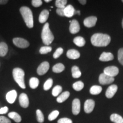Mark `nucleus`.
Here are the masks:
<instances>
[{
  "label": "nucleus",
  "instance_id": "obj_1",
  "mask_svg": "<svg viewBox=\"0 0 123 123\" xmlns=\"http://www.w3.org/2000/svg\"><path fill=\"white\" fill-rule=\"evenodd\" d=\"M91 43L96 47H105L110 44L111 37L106 34L96 33L91 38Z\"/></svg>",
  "mask_w": 123,
  "mask_h": 123
},
{
  "label": "nucleus",
  "instance_id": "obj_2",
  "mask_svg": "<svg viewBox=\"0 0 123 123\" xmlns=\"http://www.w3.org/2000/svg\"><path fill=\"white\" fill-rule=\"evenodd\" d=\"M19 12L27 26L29 28H33L34 26L33 15L31 9L27 6H22L20 8Z\"/></svg>",
  "mask_w": 123,
  "mask_h": 123
},
{
  "label": "nucleus",
  "instance_id": "obj_3",
  "mask_svg": "<svg viewBox=\"0 0 123 123\" xmlns=\"http://www.w3.org/2000/svg\"><path fill=\"white\" fill-rule=\"evenodd\" d=\"M41 37H42L43 43L46 46H49L53 42L54 39V36L52 33L51 31L50 30L49 23H46L43 27Z\"/></svg>",
  "mask_w": 123,
  "mask_h": 123
},
{
  "label": "nucleus",
  "instance_id": "obj_4",
  "mask_svg": "<svg viewBox=\"0 0 123 123\" xmlns=\"http://www.w3.org/2000/svg\"><path fill=\"white\" fill-rule=\"evenodd\" d=\"M13 76L15 82L22 89L26 88L25 83V72L22 69L20 68H14L13 70Z\"/></svg>",
  "mask_w": 123,
  "mask_h": 123
},
{
  "label": "nucleus",
  "instance_id": "obj_5",
  "mask_svg": "<svg viewBox=\"0 0 123 123\" xmlns=\"http://www.w3.org/2000/svg\"><path fill=\"white\" fill-rule=\"evenodd\" d=\"M13 42L17 47L21 49L27 48L30 45V43L27 40L22 38H15L13 39Z\"/></svg>",
  "mask_w": 123,
  "mask_h": 123
},
{
  "label": "nucleus",
  "instance_id": "obj_6",
  "mask_svg": "<svg viewBox=\"0 0 123 123\" xmlns=\"http://www.w3.org/2000/svg\"><path fill=\"white\" fill-rule=\"evenodd\" d=\"M114 78L108 76V75L105 74L104 73L101 74L99 78V83L101 84H103V85L111 84L114 81Z\"/></svg>",
  "mask_w": 123,
  "mask_h": 123
},
{
  "label": "nucleus",
  "instance_id": "obj_7",
  "mask_svg": "<svg viewBox=\"0 0 123 123\" xmlns=\"http://www.w3.org/2000/svg\"><path fill=\"white\" fill-rule=\"evenodd\" d=\"M119 73V70L116 66H109L106 67L104 70V73L105 74L108 75L111 77L114 78L115 76H117Z\"/></svg>",
  "mask_w": 123,
  "mask_h": 123
},
{
  "label": "nucleus",
  "instance_id": "obj_8",
  "mask_svg": "<svg viewBox=\"0 0 123 123\" xmlns=\"http://www.w3.org/2000/svg\"><path fill=\"white\" fill-rule=\"evenodd\" d=\"M50 68V64L48 62H43L38 66L37 68V74L39 75H43L47 73Z\"/></svg>",
  "mask_w": 123,
  "mask_h": 123
},
{
  "label": "nucleus",
  "instance_id": "obj_9",
  "mask_svg": "<svg viewBox=\"0 0 123 123\" xmlns=\"http://www.w3.org/2000/svg\"><path fill=\"white\" fill-rule=\"evenodd\" d=\"M95 101L92 99L87 100L84 103V110L86 113H90L93 111L95 107Z\"/></svg>",
  "mask_w": 123,
  "mask_h": 123
},
{
  "label": "nucleus",
  "instance_id": "obj_10",
  "mask_svg": "<svg viewBox=\"0 0 123 123\" xmlns=\"http://www.w3.org/2000/svg\"><path fill=\"white\" fill-rule=\"evenodd\" d=\"M97 17L95 16H90L86 18L84 20V25L87 27H92L95 26L97 22Z\"/></svg>",
  "mask_w": 123,
  "mask_h": 123
},
{
  "label": "nucleus",
  "instance_id": "obj_11",
  "mask_svg": "<svg viewBox=\"0 0 123 123\" xmlns=\"http://www.w3.org/2000/svg\"><path fill=\"white\" fill-rule=\"evenodd\" d=\"M19 104L21 107L26 108L29 105V100L27 95L25 93H21L19 97Z\"/></svg>",
  "mask_w": 123,
  "mask_h": 123
},
{
  "label": "nucleus",
  "instance_id": "obj_12",
  "mask_svg": "<svg viewBox=\"0 0 123 123\" xmlns=\"http://www.w3.org/2000/svg\"><path fill=\"white\" fill-rule=\"evenodd\" d=\"M80 29V27L78 21H76V19H73V21H71V22L70 23V28H69L71 33L73 34L78 33Z\"/></svg>",
  "mask_w": 123,
  "mask_h": 123
},
{
  "label": "nucleus",
  "instance_id": "obj_13",
  "mask_svg": "<svg viewBox=\"0 0 123 123\" xmlns=\"http://www.w3.org/2000/svg\"><path fill=\"white\" fill-rule=\"evenodd\" d=\"M80 111V101L79 99H75L72 103V112L74 115H78Z\"/></svg>",
  "mask_w": 123,
  "mask_h": 123
},
{
  "label": "nucleus",
  "instance_id": "obj_14",
  "mask_svg": "<svg viewBox=\"0 0 123 123\" xmlns=\"http://www.w3.org/2000/svg\"><path fill=\"white\" fill-rule=\"evenodd\" d=\"M118 87L117 86L113 84V85L110 86V87L108 88L105 92V96L108 99H111L112 97L114 96L115 93H116L117 91Z\"/></svg>",
  "mask_w": 123,
  "mask_h": 123
},
{
  "label": "nucleus",
  "instance_id": "obj_15",
  "mask_svg": "<svg viewBox=\"0 0 123 123\" xmlns=\"http://www.w3.org/2000/svg\"><path fill=\"white\" fill-rule=\"evenodd\" d=\"M64 16L66 17L71 18L76 13V12L75 11L74 7L71 5H68L64 8Z\"/></svg>",
  "mask_w": 123,
  "mask_h": 123
},
{
  "label": "nucleus",
  "instance_id": "obj_16",
  "mask_svg": "<svg viewBox=\"0 0 123 123\" xmlns=\"http://www.w3.org/2000/svg\"><path fill=\"white\" fill-rule=\"evenodd\" d=\"M17 96V91L13 90L7 92L6 95V100L9 103L13 104L16 100Z\"/></svg>",
  "mask_w": 123,
  "mask_h": 123
},
{
  "label": "nucleus",
  "instance_id": "obj_17",
  "mask_svg": "<svg viewBox=\"0 0 123 123\" xmlns=\"http://www.w3.org/2000/svg\"><path fill=\"white\" fill-rule=\"evenodd\" d=\"M80 56V54L79 52L75 49H70L67 52V56L69 59H76L79 58Z\"/></svg>",
  "mask_w": 123,
  "mask_h": 123
},
{
  "label": "nucleus",
  "instance_id": "obj_18",
  "mask_svg": "<svg viewBox=\"0 0 123 123\" xmlns=\"http://www.w3.org/2000/svg\"><path fill=\"white\" fill-rule=\"evenodd\" d=\"M113 58H114V56L112 53L103 52L99 57V60L102 62H108L112 61Z\"/></svg>",
  "mask_w": 123,
  "mask_h": 123
},
{
  "label": "nucleus",
  "instance_id": "obj_19",
  "mask_svg": "<svg viewBox=\"0 0 123 123\" xmlns=\"http://www.w3.org/2000/svg\"><path fill=\"white\" fill-rule=\"evenodd\" d=\"M49 16V12L47 10H42L41 14H40L39 17V21L41 24L45 23L48 19Z\"/></svg>",
  "mask_w": 123,
  "mask_h": 123
},
{
  "label": "nucleus",
  "instance_id": "obj_20",
  "mask_svg": "<svg viewBox=\"0 0 123 123\" xmlns=\"http://www.w3.org/2000/svg\"><path fill=\"white\" fill-rule=\"evenodd\" d=\"M70 94V92L68 91H65L63 92L59 96H58L57 99H56V101L59 103H62L64 102V101H66L69 98Z\"/></svg>",
  "mask_w": 123,
  "mask_h": 123
},
{
  "label": "nucleus",
  "instance_id": "obj_21",
  "mask_svg": "<svg viewBox=\"0 0 123 123\" xmlns=\"http://www.w3.org/2000/svg\"><path fill=\"white\" fill-rule=\"evenodd\" d=\"M8 116L10 119H13L15 122L17 123H19L22 121V118H21V116L15 112H12L9 113Z\"/></svg>",
  "mask_w": 123,
  "mask_h": 123
},
{
  "label": "nucleus",
  "instance_id": "obj_22",
  "mask_svg": "<svg viewBox=\"0 0 123 123\" xmlns=\"http://www.w3.org/2000/svg\"><path fill=\"white\" fill-rule=\"evenodd\" d=\"M8 51V47L5 42L0 43V56H5Z\"/></svg>",
  "mask_w": 123,
  "mask_h": 123
},
{
  "label": "nucleus",
  "instance_id": "obj_23",
  "mask_svg": "<svg viewBox=\"0 0 123 123\" xmlns=\"http://www.w3.org/2000/svg\"><path fill=\"white\" fill-rule=\"evenodd\" d=\"M73 42L78 47H83L85 45L86 41L81 37H76L73 40Z\"/></svg>",
  "mask_w": 123,
  "mask_h": 123
},
{
  "label": "nucleus",
  "instance_id": "obj_24",
  "mask_svg": "<svg viewBox=\"0 0 123 123\" xmlns=\"http://www.w3.org/2000/svg\"><path fill=\"white\" fill-rule=\"evenodd\" d=\"M110 119L112 122L115 123H123V118L120 115L113 113L111 115Z\"/></svg>",
  "mask_w": 123,
  "mask_h": 123
},
{
  "label": "nucleus",
  "instance_id": "obj_25",
  "mask_svg": "<svg viewBox=\"0 0 123 123\" xmlns=\"http://www.w3.org/2000/svg\"><path fill=\"white\" fill-rule=\"evenodd\" d=\"M72 76L74 78H79L81 76V73L79 70V68L76 66H74L71 68Z\"/></svg>",
  "mask_w": 123,
  "mask_h": 123
},
{
  "label": "nucleus",
  "instance_id": "obj_26",
  "mask_svg": "<svg viewBox=\"0 0 123 123\" xmlns=\"http://www.w3.org/2000/svg\"><path fill=\"white\" fill-rule=\"evenodd\" d=\"M102 91V87L99 86H93L91 87L90 92L92 95H98Z\"/></svg>",
  "mask_w": 123,
  "mask_h": 123
},
{
  "label": "nucleus",
  "instance_id": "obj_27",
  "mask_svg": "<svg viewBox=\"0 0 123 123\" xmlns=\"http://www.w3.org/2000/svg\"><path fill=\"white\" fill-rule=\"evenodd\" d=\"M65 67L62 63H57L53 66V71L55 73H60L63 71Z\"/></svg>",
  "mask_w": 123,
  "mask_h": 123
},
{
  "label": "nucleus",
  "instance_id": "obj_28",
  "mask_svg": "<svg viewBox=\"0 0 123 123\" xmlns=\"http://www.w3.org/2000/svg\"><path fill=\"white\" fill-rule=\"evenodd\" d=\"M39 81L38 80V78H35V77H33L30 79V81H29V85H30V87L32 89H35L37 88V87L39 85Z\"/></svg>",
  "mask_w": 123,
  "mask_h": 123
},
{
  "label": "nucleus",
  "instance_id": "obj_29",
  "mask_svg": "<svg viewBox=\"0 0 123 123\" xmlns=\"http://www.w3.org/2000/svg\"><path fill=\"white\" fill-rule=\"evenodd\" d=\"M73 87L76 91H80L84 88V83L81 81H78L73 84Z\"/></svg>",
  "mask_w": 123,
  "mask_h": 123
},
{
  "label": "nucleus",
  "instance_id": "obj_30",
  "mask_svg": "<svg viewBox=\"0 0 123 123\" xmlns=\"http://www.w3.org/2000/svg\"><path fill=\"white\" fill-rule=\"evenodd\" d=\"M67 3V0H56L55 1V5L59 9H64Z\"/></svg>",
  "mask_w": 123,
  "mask_h": 123
},
{
  "label": "nucleus",
  "instance_id": "obj_31",
  "mask_svg": "<svg viewBox=\"0 0 123 123\" xmlns=\"http://www.w3.org/2000/svg\"><path fill=\"white\" fill-rule=\"evenodd\" d=\"M62 91V87L61 86H56L53 89L52 94L55 97L58 96L59 95V93H61Z\"/></svg>",
  "mask_w": 123,
  "mask_h": 123
},
{
  "label": "nucleus",
  "instance_id": "obj_32",
  "mask_svg": "<svg viewBox=\"0 0 123 123\" xmlns=\"http://www.w3.org/2000/svg\"><path fill=\"white\" fill-rule=\"evenodd\" d=\"M37 114V121L39 123H43L44 122V115L43 114L42 112L40 110H37L36 111Z\"/></svg>",
  "mask_w": 123,
  "mask_h": 123
},
{
  "label": "nucleus",
  "instance_id": "obj_33",
  "mask_svg": "<svg viewBox=\"0 0 123 123\" xmlns=\"http://www.w3.org/2000/svg\"><path fill=\"white\" fill-rule=\"evenodd\" d=\"M53 79H51V78L47 79V80L46 81V82L44 83V84L43 85L44 90L47 91V90H50V89L51 88V87L52 86H53Z\"/></svg>",
  "mask_w": 123,
  "mask_h": 123
},
{
  "label": "nucleus",
  "instance_id": "obj_34",
  "mask_svg": "<svg viewBox=\"0 0 123 123\" xmlns=\"http://www.w3.org/2000/svg\"><path fill=\"white\" fill-rule=\"evenodd\" d=\"M59 115V112L57 110L54 111L49 115L48 119L49 121H53L55 119H56V117L58 116V115Z\"/></svg>",
  "mask_w": 123,
  "mask_h": 123
},
{
  "label": "nucleus",
  "instance_id": "obj_35",
  "mask_svg": "<svg viewBox=\"0 0 123 123\" xmlns=\"http://www.w3.org/2000/svg\"><path fill=\"white\" fill-rule=\"evenodd\" d=\"M52 48L50 46H43V47H41L39 50V53L41 54H47L48 53H50V52L51 51Z\"/></svg>",
  "mask_w": 123,
  "mask_h": 123
},
{
  "label": "nucleus",
  "instance_id": "obj_36",
  "mask_svg": "<svg viewBox=\"0 0 123 123\" xmlns=\"http://www.w3.org/2000/svg\"><path fill=\"white\" fill-rule=\"evenodd\" d=\"M63 53V49L62 47H59L56 49V50L55 51V53H54L53 54V57L55 59H57Z\"/></svg>",
  "mask_w": 123,
  "mask_h": 123
},
{
  "label": "nucleus",
  "instance_id": "obj_37",
  "mask_svg": "<svg viewBox=\"0 0 123 123\" xmlns=\"http://www.w3.org/2000/svg\"><path fill=\"white\" fill-rule=\"evenodd\" d=\"M117 56L119 63L123 66V48H121L118 51Z\"/></svg>",
  "mask_w": 123,
  "mask_h": 123
},
{
  "label": "nucleus",
  "instance_id": "obj_38",
  "mask_svg": "<svg viewBox=\"0 0 123 123\" xmlns=\"http://www.w3.org/2000/svg\"><path fill=\"white\" fill-rule=\"evenodd\" d=\"M31 4L34 7H38L42 5V1H41V0H33L31 1Z\"/></svg>",
  "mask_w": 123,
  "mask_h": 123
},
{
  "label": "nucleus",
  "instance_id": "obj_39",
  "mask_svg": "<svg viewBox=\"0 0 123 123\" xmlns=\"http://www.w3.org/2000/svg\"><path fill=\"white\" fill-rule=\"evenodd\" d=\"M58 123H73V121L68 118H61L58 121Z\"/></svg>",
  "mask_w": 123,
  "mask_h": 123
},
{
  "label": "nucleus",
  "instance_id": "obj_40",
  "mask_svg": "<svg viewBox=\"0 0 123 123\" xmlns=\"http://www.w3.org/2000/svg\"><path fill=\"white\" fill-rule=\"evenodd\" d=\"M0 123H12V122L5 116H0Z\"/></svg>",
  "mask_w": 123,
  "mask_h": 123
},
{
  "label": "nucleus",
  "instance_id": "obj_41",
  "mask_svg": "<svg viewBox=\"0 0 123 123\" xmlns=\"http://www.w3.org/2000/svg\"><path fill=\"white\" fill-rule=\"evenodd\" d=\"M8 108L7 107H2L1 109H0V115H3L6 113L7 112H8Z\"/></svg>",
  "mask_w": 123,
  "mask_h": 123
},
{
  "label": "nucleus",
  "instance_id": "obj_42",
  "mask_svg": "<svg viewBox=\"0 0 123 123\" xmlns=\"http://www.w3.org/2000/svg\"><path fill=\"white\" fill-rule=\"evenodd\" d=\"M56 13L60 16H64V9H59L57 8L56 10Z\"/></svg>",
  "mask_w": 123,
  "mask_h": 123
},
{
  "label": "nucleus",
  "instance_id": "obj_43",
  "mask_svg": "<svg viewBox=\"0 0 123 123\" xmlns=\"http://www.w3.org/2000/svg\"><path fill=\"white\" fill-rule=\"evenodd\" d=\"M8 2L7 0H0V5H4L6 4Z\"/></svg>",
  "mask_w": 123,
  "mask_h": 123
},
{
  "label": "nucleus",
  "instance_id": "obj_44",
  "mask_svg": "<svg viewBox=\"0 0 123 123\" xmlns=\"http://www.w3.org/2000/svg\"><path fill=\"white\" fill-rule=\"evenodd\" d=\"M79 2L80 3L81 5H85L87 3V1L86 0H79Z\"/></svg>",
  "mask_w": 123,
  "mask_h": 123
},
{
  "label": "nucleus",
  "instance_id": "obj_45",
  "mask_svg": "<svg viewBox=\"0 0 123 123\" xmlns=\"http://www.w3.org/2000/svg\"><path fill=\"white\" fill-rule=\"evenodd\" d=\"M76 13H78L79 15L80 14V12L79 10H78V11H77V12H76Z\"/></svg>",
  "mask_w": 123,
  "mask_h": 123
},
{
  "label": "nucleus",
  "instance_id": "obj_46",
  "mask_svg": "<svg viewBox=\"0 0 123 123\" xmlns=\"http://www.w3.org/2000/svg\"><path fill=\"white\" fill-rule=\"evenodd\" d=\"M45 1L46 2H50L51 0H45V1Z\"/></svg>",
  "mask_w": 123,
  "mask_h": 123
},
{
  "label": "nucleus",
  "instance_id": "obj_47",
  "mask_svg": "<svg viewBox=\"0 0 123 123\" xmlns=\"http://www.w3.org/2000/svg\"><path fill=\"white\" fill-rule=\"evenodd\" d=\"M122 27L123 28V21H122Z\"/></svg>",
  "mask_w": 123,
  "mask_h": 123
},
{
  "label": "nucleus",
  "instance_id": "obj_48",
  "mask_svg": "<svg viewBox=\"0 0 123 123\" xmlns=\"http://www.w3.org/2000/svg\"><path fill=\"white\" fill-rule=\"evenodd\" d=\"M122 2H123V1H122Z\"/></svg>",
  "mask_w": 123,
  "mask_h": 123
}]
</instances>
